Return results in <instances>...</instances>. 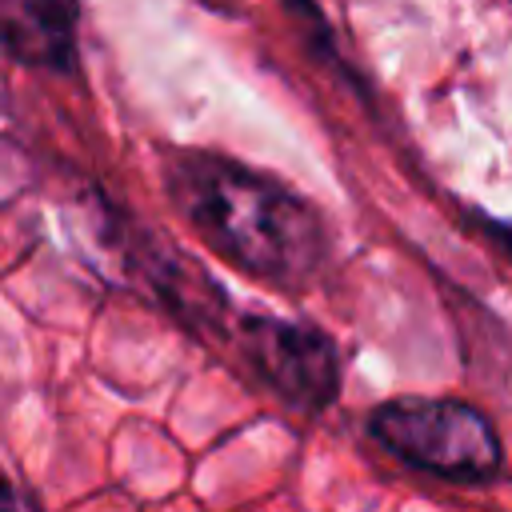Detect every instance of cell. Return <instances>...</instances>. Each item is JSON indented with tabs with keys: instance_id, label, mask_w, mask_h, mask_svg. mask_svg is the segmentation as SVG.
I'll return each instance as SVG.
<instances>
[{
	"instance_id": "2",
	"label": "cell",
	"mask_w": 512,
	"mask_h": 512,
	"mask_svg": "<svg viewBox=\"0 0 512 512\" xmlns=\"http://www.w3.org/2000/svg\"><path fill=\"white\" fill-rule=\"evenodd\" d=\"M368 432L396 460L452 484H484L504 460L492 420L464 400H392L368 416Z\"/></svg>"
},
{
	"instance_id": "3",
	"label": "cell",
	"mask_w": 512,
	"mask_h": 512,
	"mask_svg": "<svg viewBox=\"0 0 512 512\" xmlns=\"http://www.w3.org/2000/svg\"><path fill=\"white\" fill-rule=\"evenodd\" d=\"M256 376L292 408L320 412L340 392L336 344L308 324L280 316H244L236 332Z\"/></svg>"
},
{
	"instance_id": "1",
	"label": "cell",
	"mask_w": 512,
	"mask_h": 512,
	"mask_svg": "<svg viewBox=\"0 0 512 512\" xmlns=\"http://www.w3.org/2000/svg\"><path fill=\"white\" fill-rule=\"evenodd\" d=\"M180 216L232 268L272 288H300L324 256V224L288 184L216 152H180L164 168Z\"/></svg>"
},
{
	"instance_id": "5",
	"label": "cell",
	"mask_w": 512,
	"mask_h": 512,
	"mask_svg": "<svg viewBox=\"0 0 512 512\" xmlns=\"http://www.w3.org/2000/svg\"><path fill=\"white\" fill-rule=\"evenodd\" d=\"M0 512H32L24 500H20V492H12L8 488V480L0 476Z\"/></svg>"
},
{
	"instance_id": "4",
	"label": "cell",
	"mask_w": 512,
	"mask_h": 512,
	"mask_svg": "<svg viewBox=\"0 0 512 512\" xmlns=\"http://www.w3.org/2000/svg\"><path fill=\"white\" fill-rule=\"evenodd\" d=\"M0 44L32 68H68L76 56L72 0H0Z\"/></svg>"
}]
</instances>
